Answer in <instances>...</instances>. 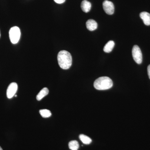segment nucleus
Here are the masks:
<instances>
[{
  "mask_svg": "<svg viewBox=\"0 0 150 150\" xmlns=\"http://www.w3.org/2000/svg\"><path fill=\"white\" fill-rule=\"evenodd\" d=\"M59 66L63 69H69L72 63V58L69 52L65 50L60 51L57 56Z\"/></svg>",
  "mask_w": 150,
  "mask_h": 150,
  "instance_id": "f257e3e1",
  "label": "nucleus"
},
{
  "mask_svg": "<svg viewBox=\"0 0 150 150\" xmlns=\"http://www.w3.org/2000/svg\"><path fill=\"white\" fill-rule=\"evenodd\" d=\"M94 87L98 90H105L111 88L113 85L112 80L106 76L98 78L94 83Z\"/></svg>",
  "mask_w": 150,
  "mask_h": 150,
  "instance_id": "f03ea898",
  "label": "nucleus"
},
{
  "mask_svg": "<svg viewBox=\"0 0 150 150\" xmlns=\"http://www.w3.org/2000/svg\"><path fill=\"white\" fill-rule=\"evenodd\" d=\"M9 38L13 44H16L18 42L21 37V31L17 26L11 28L9 32Z\"/></svg>",
  "mask_w": 150,
  "mask_h": 150,
  "instance_id": "7ed1b4c3",
  "label": "nucleus"
},
{
  "mask_svg": "<svg viewBox=\"0 0 150 150\" xmlns=\"http://www.w3.org/2000/svg\"><path fill=\"white\" fill-rule=\"evenodd\" d=\"M132 54L133 59L135 62L139 64H142L143 57L142 51L139 46L137 45L134 46L132 49Z\"/></svg>",
  "mask_w": 150,
  "mask_h": 150,
  "instance_id": "20e7f679",
  "label": "nucleus"
},
{
  "mask_svg": "<svg viewBox=\"0 0 150 150\" xmlns=\"http://www.w3.org/2000/svg\"><path fill=\"white\" fill-rule=\"evenodd\" d=\"M103 7L105 13L108 15L113 14L114 12V6L113 3L105 0L103 3Z\"/></svg>",
  "mask_w": 150,
  "mask_h": 150,
  "instance_id": "39448f33",
  "label": "nucleus"
},
{
  "mask_svg": "<svg viewBox=\"0 0 150 150\" xmlns=\"http://www.w3.org/2000/svg\"><path fill=\"white\" fill-rule=\"evenodd\" d=\"M18 89V85L16 83H12L9 85L7 90V96L8 98H11L15 95Z\"/></svg>",
  "mask_w": 150,
  "mask_h": 150,
  "instance_id": "423d86ee",
  "label": "nucleus"
},
{
  "mask_svg": "<svg viewBox=\"0 0 150 150\" xmlns=\"http://www.w3.org/2000/svg\"><path fill=\"white\" fill-rule=\"evenodd\" d=\"M86 26L89 30L93 31L97 28L98 24L94 20L89 19L86 23Z\"/></svg>",
  "mask_w": 150,
  "mask_h": 150,
  "instance_id": "0eeeda50",
  "label": "nucleus"
},
{
  "mask_svg": "<svg viewBox=\"0 0 150 150\" xmlns=\"http://www.w3.org/2000/svg\"><path fill=\"white\" fill-rule=\"evenodd\" d=\"M140 16L146 25H150V14L147 12H142L140 14Z\"/></svg>",
  "mask_w": 150,
  "mask_h": 150,
  "instance_id": "6e6552de",
  "label": "nucleus"
},
{
  "mask_svg": "<svg viewBox=\"0 0 150 150\" xmlns=\"http://www.w3.org/2000/svg\"><path fill=\"white\" fill-rule=\"evenodd\" d=\"M91 4L87 0H83L81 4V8L84 12L88 13L91 9Z\"/></svg>",
  "mask_w": 150,
  "mask_h": 150,
  "instance_id": "1a4fd4ad",
  "label": "nucleus"
},
{
  "mask_svg": "<svg viewBox=\"0 0 150 150\" xmlns=\"http://www.w3.org/2000/svg\"><path fill=\"white\" fill-rule=\"evenodd\" d=\"M115 43L112 40H110L106 44L103 48V51L105 53H110L114 48Z\"/></svg>",
  "mask_w": 150,
  "mask_h": 150,
  "instance_id": "9d476101",
  "label": "nucleus"
},
{
  "mask_svg": "<svg viewBox=\"0 0 150 150\" xmlns=\"http://www.w3.org/2000/svg\"><path fill=\"white\" fill-rule=\"evenodd\" d=\"M49 93V91L47 88H44L40 91L36 96V99L38 100H41L43 98L47 96Z\"/></svg>",
  "mask_w": 150,
  "mask_h": 150,
  "instance_id": "9b49d317",
  "label": "nucleus"
},
{
  "mask_svg": "<svg viewBox=\"0 0 150 150\" xmlns=\"http://www.w3.org/2000/svg\"><path fill=\"white\" fill-rule=\"evenodd\" d=\"M79 138L81 141L85 144H89L91 143V139L83 134H81L80 135Z\"/></svg>",
  "mask_w": 150,
  "mask_h": 150,
  "instance_id": "f8f14e48",
  "label": "nucleus"
},
{
  "mask_svg": "<svg viewBox=\"0 0 150 150\" xmlns=\"http://www.w3.org/2000/svg\"><path fill=\"white\" fill-rule=\"evenodd\" d=\"M69 148L71 150H78L79 147V143L76 141H72L69 144Z\"/></svg>",
  "mask_w": 150,
  "mask_h": 150,
  "instance_id": "ddd939ff",
  "label": "nucleus"
},
{
  "mask_svg": "<svg viewBox=\"0 0 150 150\" xmlns=\"http://www.w3.org/2000/svg\"><path fill=\"white\" fill-rule=\"evenodd\" d=\"M40 115L43 118H48L51 115V112L50 110L47 109H42L39 111Z\"/></svg>",
  "mask_w": 150,
  "mask_h": 150,
  "instance_id": "4468645a",
  "label": "nucleus"
},
{
  "mask_svg": "<svg viewBox=\"0 0 150 150\" xmlns=\"http://www.w3.org/2000/svg\"><path fill=\"white\" fill-rule=\"evenodd\" d=\"M55 2L58 4H62L64 3L66 0H54Z\"/></svg>",
  "mask_w": 150,
  "mask_h": 150,
  "instance_id": "2eb2a0df",
  "label": "nucleus"
},
{
  "mask_svg": "<svg viewBox=\"0 0 150 150\" xmlns=\"http://www.w3.org/2000/svg\"><path fill=\"white\" fill-rule=\"evenodd\" d=\"M148 74L150 79V65L148 66L147 68Z\"/></svg>",
  "mask_w": 150,
  "mask_h": 150,
  "instance_id": "dca6fc26",
  "label": "nucleus"
},
{
  "mask_svg": "<svg viewBox=\"0 0 150 150\" xmlns=\"http://www.w3.org/2000/svg\"><path fill=\"white\" fill-rule=\"evenodd\" d=\"M0 150H3L2 149V148H1V146H0Z\"/></svg>",
  "mask_w": 150,
  "mask_h": 150,
  "instance_id": "f3484780",
  "label": "nucleus"
},
{
  "mask_svg": "<svg viewBox=\"0 0 150 150\" xmlns=\"http://www.w3.org/2000/svg\"><path fill=\"white\" fill-rule=\"evenodd\" d=\"M15 97H17V95H15Z\"/></svg>",
  "mask_w": 150,
  "mask_h": 150,
  "instance_id": "a211bd4d",
  "label": "nucleus"
},
{
  "mask_svg": "<svg viewBox=\"0 0 150 150\" xmlns=\"http://www.w3.org/2000/svg\"><path fill=\"white\" fill-rule=\"evenodd\" d=\"M0 37H1V33H0Z\"/></svg>",
  "mask_w": 150,
  "mask_h": 150,
  "instance_id": "6ab92c4d",
  "label": "nucleus"
}]
</instances>
